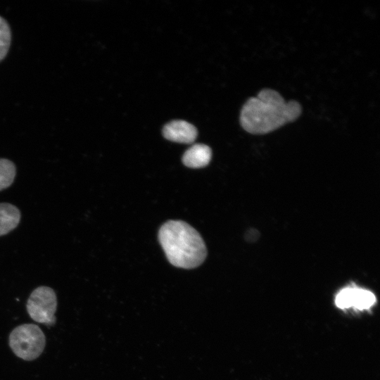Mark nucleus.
Segmentation results:
<instances>
[{"instance_id":"3","label":"nucleus","mask_w":380,"mask_h":380,"mask_svg":"<svg viewBox=\"0 0 380 380\" xmlns=\"http://www.w3.org/2000/svg\"><path fill=\"white\" fill-rule=\"evenodd\" d=\"M46 337L42 329L34 324L16 327L9 335V346L18 357L33 360L43 352Z\"/></svg>"},{"instance_id":"2","label":"nucleus","mask_w":380,"mask_h":380,"mask_svg":"<svg viewBox=\"0 0 380 380\" xmlns=\"http://www.w3.org/2000/svg\"><path fill=\"white\" fill-rule=\"evenodd\" d=\"M158 239L167 260L175 267L194 268L206 257L207 250L202 237L183 221L165 222L160 229Z\"/></svg>"},{"instance_id":"11","label":"nucleus","mask_w":380,"mask_h":380,"mask_svg":"<svg viewBox=\"0 0 380 380\" xmlns=\"http://www.w3.org/2000/svg\"><path fill=\"white\" fill-rule=\"evenodd\" d=\"M355 287H346L341 290L335 298L336 305L341 309L352 307Z\"/></svg>"},{"instance_id":"10","label":"nucleus","mask_w":380,"mask_h":380,"mask_svg":"<svg viewBox=\"0 0 380 380\" xmlns=\"http://www.w3.org/2000/svg\"><path fill=\"white\" fill-rule=\"evenodd\" d=\"M11 41V32L6 20L0 16V61L6 56Z\"/></svg>"},{"instance_id":"7","label":"nucleus","mask_w":380,"mask_h":380,"mask_svg":"<svg viewBox=\"0 0 380 380\" xmlns=\"http://www.w3.org/2000/svg\"><path fill=\"white\" fill-rule=\"evenodd\" d=\"M20 213L17 207L8 203H0V236L8 234L20 222Z\"/></svg>"},{"instance_id":"1","label":"nucleus","mask_w":380,"mask_h":380,"mask_svg":"<svg viewBox=\"0 0 380 380\" xmlns=\"http://www.w3.org/2000/svg\"><path fill=\"white\" fill-rule=\"evenodd\" d=\"M302 113L300 104L286 101L276 90L265 88L250 97L242 106L239 121L252 134H265L297 120Z\"/></svg>"},{"instance_id":"6","label":"nucleus","mask_w":380,"mask_h":380,"mask_svg":"<svg viewBox=\"0 0 380 380\" xmlns=\"http://www.w3.org/2000/svg\"><path fill=\"white\" fill-rule=\"evenodd\" d=\"M212 151L205 144H196L185 151L182 156L183 163L191 168H200L206 166L210 161Z\"/></svg>"},{"instance_id":"5","label":"nucleus","mask_w":380,"mask_h":380,"mask_svg":"<svg viewBox=\"0 0 380 380\" xmlns=\"http://www.w3.org/2000/svg\"><path fill=\"white\" fill-rule=\"evenodd\" d=\"M197 134V129L193 125L180 120L168 122L163 129V134L165 139L178 143H192Z\"/></svg>"},{"instance_id":"9","label":"nucleus","mask_w":380,"mask_h":380,"mask_svg":"<svg viewBox=\"0 0 380 380\" xmlns=\"http://www.w3.org/2000/svg\"><path fill=\"white\" fill-rule=\"evenodd\" d=\"M15 173V166L12 161L0 158V191L8 187L13 182Z\"/></svg>"},{"instance_id":"4","label":"nucleus","mask_w":380,"mask_h":380,"mask_svg":"<svg viewBox=\"0 0 380 380\" xmlns=\"http://www.w3.org/2000/svg\"><path fill=\"white\" fill-rule=\"evenodd\" d=\"M30 317L35 322L52 326L56 323L57 298L48 286H39L30 294L26 305Z\"/></svg>"},{"instance_id":"8","label":"nucleus","mask_w":380,"mask_h":380,"mask_svg":"<svg viewBox=\"0 0 380 380\" xmlns=\"http://www.w3.org/2000/svg\"><path fill=\"white\" fill-rule=\"evenodd\" d=\"M375 302L376 297L372 292L355 287L352 307L360 310H367L372 307Z\"/></svg>"}]
</instances>
